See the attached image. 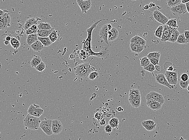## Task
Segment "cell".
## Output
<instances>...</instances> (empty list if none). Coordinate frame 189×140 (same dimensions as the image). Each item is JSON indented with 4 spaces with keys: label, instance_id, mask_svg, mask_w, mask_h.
<instances>
[{
    "label": "cell",
    "instance_id": "cell-1",
    "mask_svg": "<svg viewBox=\"0 0 189 140\" xmlns=\"http://www.w3.org/2000/svg\"><path fill=\"white\" fill-rule=\"evenodd\" d=\"M105 19H102L99 20L92 25L90 28L87 29L88 36L86 40L83 43V49L82 50L86 52L87 54V57H88L90 56H95L99 57H103V58L105 53L102 50L100 51L98 53H95L94 52L92 49L91 47V41H92V34L93 30L96 27L97 25L99 24L100 22L105 20Z\"/></svg>",
    "mask_w": 189,
    "mask_h": 140
},
{
    "label": "cell",
    "instance_id": "cell-2",
    "mask_svg": "<svg viewBox=\"0 0 189 140\" xmlns=\"http://www.w3.org/2000/svg\"><path fill=\"white\" fill-rule=\"evenodd\" d=\"M41 121L40 118L35 117L31 115H27L24 119V125L26 129L38 130L40 128Z\"/></svg>",
    "mask_w": 189,
    "mask_h": 140
},
{
    "label": "cell",
    "instance_id": "cell-3",
    "mask_svg": "<svg viewBox=\"0 0 189 140\" xmlns=\"http://www.w3.org/2000/svg\"><path fill=\"white\" fill-rule=\"evenodd\" d=\"M0 16V28L1 30H5L11 26V19L9 12L7 11L1 9Z\"/></svg>",
    "mask_w": 189,
    "mask_h": 140
},
{
    "label": "cell",
    "instance_id": "cell-4",
    "mask_svg": "<svg viewBox=\"0 0 189 140\" xmlns=\"http://www.w3.org/2000/svg\"><path fill=\"white\" fill-rule=\"evenodd\" d=\"M146 99L147 101H153L160 103L163 105L165 102L163 95L158 92L152 91L148 94L146 96Z\"/></svg>",
    "mask_w": 189,
    "mask_h": 140
},
{
    "label": "cell",
    "instance_id": "cell-5",
    "mask_svg": "<svg viewBox=\"0 0 189 140\" xmlns=\"http://www.w3.org/2000/svg\"><path fill=\"white\" fill-rule=\"evenodd\" d=\"M52 119H45L42 121L40 124V128L47 136H51L53 134L52 129Z\"/></svg>",
    "mask_w": 189,
    "mask_h": 140
},
{
    "label": "cell",
    "instance_id": "cell-6",
    "mask_svg": "<svg viewBox=\"0 0 189 140\" xmlns=\"http://www.w3.org/2000/svg\"><path fill=\"white\" fill-rule=\"evenodd\" d=\"M28 114L35 117L40 118L43 114V109L37 104H32L29 107L28 110Z\"/></svg>",
    "mask_w": 189,
    "mask_h": 140
},
{
    "label": "cell",
    "instance_id": "cell-7",
    "mask_svg": "<svg viewBox=\"0 0 189 140\" xmlns=\"http://www.w3.org/2000/svg\"><path fill=\"white\" fill-rule=\"evenodd\" d=\"M171 11L174 16H180L185 14L187 11L186 4L181 3L178 6L171 8Z\"/></svg>",
    "mask_w": 189,
    "mask_h": 140
},
{
    "label": "cell",
    "instance_id": "cell-8",
    "mask_svg": "<svg viewBox=\"0 0 189 140\" xmlns=\"http://www.w3.org/2000/svg\"><path fill=\"white\" fill-rule=\"evenodd\" d=\"M165 77L170 84L174 86L178 82V73L177 72H170L166 71Z\"/></svg>",
    "mask_w": 189,
    "mask_h": 140
},
{
    "label": "cell",
    "instance_id": "cell-9",
    "mask_svg": "<svg viewBox=\"0 0 189 140\" xmlns=\"http://www.w3.org/2000/svg\"><path fill=\"white\" fill-rule=\"evenodd\" d=\"M175 28L170 27L167 24L163 26V31L162 32V36L161 38V41L162 43H165L166 42L168 41L171 36L172 32Z\"/></svg>",
    "mask_w": 189,
    "mask_h": 140
},
{
    "label": "cell",
    "instance_id": "cell-10",
    "mask_svg": "<svg viewBox=\"0 0 189 140\" xmlns=\"http://www.w3.org/2000/svg\"><path fill=\"white\" fill-rule=\"evenodd\" d=\"M156 81L163 86H165L169 89H173L174 87V86L170 84L167 80L165 75L164 74H157L155 76Z\"/></svg>",
    "mask_w": 189,
    "mask_h": 140
},
{
    "label": "cell",
    "instance_id": "cell-11",
    "mask_svg": "<svg viewBox=\"0 0 189 140\" xmlns=\"http://www.w3.org/2000/svg\"><path fill=\"white\" fill-rule=\"evenodd\" d=\"M153 16L155 20L164 25H166L169 20L167 17L163 15L161 12L159 11L155 10L153 12Z\"/></svg>",
    "mask_w": 189,
    "mask_h": 140
},
{
    "label": "cell",
    "instance_id": "cell-12",
    "mask_svg": "<svg viewBox=\"0 0 189 140\" xmlns=\"http://www.w3.org/2000/svg\"><path fill=\"white\" fill-rule=\"evenodd\" d=\"M77 3L83 13H86L92 6L90 0H77Z\"/></svg>",
    "mask_w": 189,
    "mask_h": 140
},
{
    "label": "cell",
    "instance_id": "cell-13",
    "mask_svg": "<svg viewBox=\"0 0 189 140\" xmlns=\"http://www.w3.org/2000/svg\"><path fill=\"white\" fill-rule=\"evenodd\" d=\"M63 127L62 124L59 120L58 119L53 120L52 122V131L53 134H58L62 131Z\"/></svg>",
    "mask_w": 189,
    "mask_h": 140
},
{
    "label": "cell",
    "instance_id": "cell-14",
    "mask_svg": "<svg viewBox=\"0 0 189 140\" xmlns=\"http://www.w3.org/2000/svg\"><path fill=\"white\" fill-rule=\"evenodd\" d=\"M95 71L96 69L94 67L90 65L89 67L82 70L76 76L80 78L86 79L88 78L91 73Z\"/></svg>",
    "mask_w": 189,
    "mask_h": 140
},
{
    "label": "cell",
    "instance_id": "cell-15",
    "mask_svg": "<svg viewBox=\"0 0 189 140\" xmlns=\"http://www.w3.org/2000/svg\"><path fill=\"white\" fill-rule=\"evenodd\" d=\"M107 24L103 25L100 30L99 36L107 44H109V41L108 40V32L109 31Z\"/></svg>",
    "mask_w": 189,
    "mask_h": 140
},
{
    "label": "cell",
    "instance_id": "cell-16",
    "mask_svg": "<svg viewBox=\"0 0 189 140\" xmlns=\"http://www.w3.org/2000/svg\"><path fill=\"white\" fill-rule=\"evenodd\" d=\"M141 97L140 91L137 89H131L129 91L128 101L133 100Z\"/></svg>",
    "mask_w": 189,
    "mask_h": 140
},
{
    "label": "cell",
    "instance_id": "cell-17",
    "mask_svg": "<svg viewBox=\"0 0 189 140\" xmlns=\"http://www.w3.org/2000/svg\"><path fill=\"white\" fill-rule=\"evenodd\" d=\"M130 43L135 44H139V45H142L146 46V41L142 38L140 37L137 35L135 36L131 39Z\"/></svg>",
    "mask_w": 189,
    "mask_h": 140
},
{
    "label": "cell",
    "instance_id": "cell-18",
    "mask_svg": "<svg viewBox=\"0 0 189 140\" xmlns=\"http://www.w3.org/2000/svg\"><path fill=\"white\" fill-rule=\"evenodd\" d=\"M130 48L132 52L137 53H140L144 50V48H146V46L139 45V44L130 43Z\"/></svg>",
    "mask_w": 189,
    "mask_h": 140
},
{
    "label": "cell",
    "instance_id": "cell-19",
    "mask_svg": "<svg viewBox=\"0 0 189 140\" xmlns=\"http://www.w3.org/2000/svg\"><path fill=\"white\" fill-rule=\"evenodd\" d=\"M38 35L37 33L29 35L27 36L26 42L29 46H31L35 42L38 41Z\"/></svg>",
    "mask_w": 189,
    "mask_h": 140
},
{
    "label": "cell",
    "instance_id": "cell-20",
    "mask_svg": "<svg viewBox=\"0 0 189 140\" xmlns=\"http://www.w3.org/2000/svg\"><path fill=\"white\" fill-rule=\"evenodd\" d=\"M90 65L88 62H86L84 63H81V64H79L76 66L74 68V72L76 75L80 72H81L84 70L85 69L87 68Z\"/></svg>",
    "mask_w": 189,
    "mask_h": 140
},
{
    "label": "cell",
    "instance_id": "cell-21",
    "mask_svg": "<svg viewBox=\"0 0 189 140\" xmlns=\"http://www.w3.org/2000/svg\"><path fill=\"white\" fill-rule=\"evenodd\" d=\"M34 25H37V21L34 18H31L27 19L24 24V28L26 30L30 28Z\"/></svg>",
    "mask_w": 189,
    "mask_h": 140
},
{
    "label": "cell",
    "instance_id": "cell-22",
    "mask_svg": "<svg viewBox=\"0 0 189 140\" xmlns=\"http://www.w3.org/2000/svg\"><path fill=\"white\" fill-rule=\"evenodd\" d=\"M54 30V28H53L50 30H39L38 29V31L37 32L38 35L39 37H48L50 35Z\"/></svg>",
    "mask_w": 189,
    "mask_h": 140
},
{
    "label": "cell",
    "instance_id": "cell-23",
    "mask_svg": "<svg viewBox=\"0 0 189 140\" xmlns=\"http://www.w3.org/2000/svg\"><path fill=\"white\" fill-rule=\"evenodd\" d=\"M30 47L34 51L37 52H40L41 51L44 47L43 44L39 41L35 42L34 43L31 45Z\"/></svg>",
    "mask_w": 189,
    "mask_h": 140
},
{
    "label": "cell",
    "instance_id": "cell-24",
    "mask_svg": "<svg viewBox=\"0 0 189 140\" xmlns=\"http://www.w3.org/2000/svg\"><path fill=\"white\" fill-rule=\"evenodd\" d=\"M42 62L40 57L38 56H34L30 62V64L32 68H35Z\"/></svg>",
    "mask_w": 189,
    "mask_h": 140
},
{
    "label": "cell",
    "instance_id": "cell-25",
    "mask_svg": "<svg viewBox=\"0 0 189 140\" xmlns=\"http://www.w3.org/2000/svg\"><path fill=\"white\" fill-rule=\"evenodd\" d=\"M180 34V32L178 31L177 28H175L172 32L171 36H170V38L168 42L172 43L176 42Z\"/></svg>",
    "mask_w": 189,
    "mask_h": 140
},
{
    "label": "cell",
    "instance_id": "cell-26",
    "mask_svg": "<svg viewBox=\"0 0 189 140\" xmlns=\"http://www.w3.org/2000/svg\"><path fill=\"white\" fill-rule=\"evenodd\" d=\"M39 30H50L53 28L51 25L48 23L40 22L38 26Z\"/></svg>",
    "mask_w": 189,
    "mask_h": 140
},
{
    "label": "cell",
    "instance_id": "cell-27",
    "mask_svg": "<svg viewBox=\"0 0 189 140\" xmlns=\"http://www.w3.org/2000/svg\"><path fill=\"white\" fill-rule=\"evenodd\" d=\"M162 105L160 103L156 101H154L148 106V107L154 111H157L159 110L162 108Z\"/></svg>",
    "mask_w": 189,
    "mask_h": 140
},
{
    "label": "cell",
    "instance_id": "cell-28",
    "mask_svg": "<svg viewBox=\"0 0 189 140\" xmlns=\"http://www.w3.org/2000/svg\"><path fill=\"white\" fill-rule=\"evenodd\" d=\"M119 120L118 118L114 117L112 118L109 121V125L113 128H118L119 124Z\"/></svg>",
    "mask_w": 189,
    "mask_h": 140
},
{
    "label": "cell",
    "instance_id": "cell-29",
    "mask_svg": "<svg viewBox=\"0 0 189 140\" xmlns=\"http://www.w3.org/2000/svg\"><path fill=\"white\" fill-rule=\"evenodd\" d=\"M38 41H40L43 44L44 47H48L50 46L52 43L48 37L41 38L38 37Z\"/></svg>",
    "mask_w": 189,
    "mask_h": 140
},
{
    "label": "cell",
    "instance_id": "cell-30",
    "mask_svg": "<svg viewBox=\"0 0 189 140\" xmlns=\"http://www.w3.org/2000/svg\"><path fill=\"white\" fill-rule=\"evenodd\" d=\"M110 31L112 33V35L111 38L109 40H108V41H109L112 42L115 41L116 39L118 38V37L119 33L118 29L116 28H114V27Z\"/></svg>",
    "mask_w": 189,
    "mask_h": 140
},
{
    "label": "cell",
    "instance_id": "cell-31",
    "mask_svg": "<svg viewBox=\"0 0 189 140\" xmlns=\"http://www.w3.org/2000/svg\"><path fill=\"white\" fill-rule=\"evenodd\" d=\"M129 102L131 106L134 108H138L141 105V97L133 100L129 101Z\"/></svg>",
    "mask_w": 189,
    "mask_h": 140
},
{
    "label": "cell",
    "instance_id": "cell-32",
    "mask_svg": "<svg viewBox=\"0 0 189 140\" xmlns=\"http://www.w3.org/2000/svg\"><path fill=\"white\" fill-rule=\"evenodd\" d=\"M38 26L36 25H34L33 26H32L30 28L27 30H25V34L27 36L29 35L32 34H35L37 33L38 31Z\"/></svg>",
    "mask_w": 189,
    "mask_h": 140
},
{
    "label": "cell",
    "instance_id": "cell-33",
    "mask_svg": "<svg viewBox=\"0 0 189 140\" xmlns=\"http://www.w3.org/2000/svg\"><path fill=\"white\" fill-rule=\"evenodd\" d=\"M167 4L168 7H172L178 6L181 3V0H167Z\"/></svg>",
    "mask_w": 189,
    "mask_h": 140
},
{
    "label": "cell",
    "instance_id": "cell-34",
    "mask_svg": "<svg viewBox=\"0 0 189 140\" xmlns=\"http://www.w3.org/2000/svg\"><path fill=\"white\" fill-rule=\"evenodd\" d=\"M10 44L12 47L14 49H17L20 46V42L15 38L13 37L10 41Z\"/></svg>",
    "mask_w": 189,
    "mask_h": 140
},
{
    "label": "cell",
    "instance_id": "cell-35",
    "mask_svg": "<svg viewBox=\"0 0 189 140\" xmlns=\"http://www.w3.org/2000/svg\"><path fill=\"white\" fill-rule=\"evenodd\" d=\"M176 42L180 44H186L187 43L184 33L180 35Z\"/></svg>",
    "mask_w": 189,
    "mask_h": 140
},
{
    "label": "cell",
    "instance_id": "cell-36",
    "mask_svg": "<svg viewBox=\"0 0 189 140\" xmlns=\"http://www.w3.org/2000/svg\"><path fill=\"white\" fill-rule=\"evenodd\" d=\"M140 65L143 68H144L149 65L150 63L149 59L147 57H144L141 58L140 60Z\"/></svg>",
    "mask_w": 189,
    "mask_h": 140
},
{
    "label": "cell",
    "instance_id": "cell-37",
    "mask_svg": "<svg viewBox=\"0 0 189 140\" xmlns=\"http://www.w3.org/2000/svg\"><path fill=\"white\" fill-rule=\"evenodd\" d=\"M58 35H57V31L54 29L53 31L51 33L48 38L51 41L52 43L55 42L58 39Z\"/></svg>",
    "mask_w": 189,
    "mask_h": 140
},
{
    "label": "cell",
    "instance_id": "cell-38",
    "mask_svg": "<svg viewBox=\"0 0 189 140\" xmlns=\"http://www.w3.org/2000/svg\"><path fill=\"white\" fill-rule=\"evenodd\" d=\"M163 31V26H159L157 28L155 32V35L156 37L158 38H161L162 36V32Z\"/></svg>",
    "mask_w": 189,
    "mask_h": 140
},
{
    "label": "cell",
    "instance_id": "cell-39",
    "mask_svg": "<svg viewBox=\"0 0 189 140\" xmlns=\"http://www.w3.org/2000/svg\"><path fill=\"white\" fill-rule=\"evenodd\" d=\"M166 24L170 27H173V28H177L179 27V26L177 25V22L176 19H169Z\"/></svg>",
    "mask_w": 189,
    "mask_h": 140
},
{
    "label": "cell",
    "instance_id": "cell-40",
    "mask_svg": "<svg viewBox=\"0 0 189 140\" xmlns=\"http://www.w3.org/2000/svg\"><path fill=\"white\" fill-rule=\"evenodd\" d=\"M160 57H161V53L159 51H155V52L149 53L147 56V57L149 59L153 58H158L160 59Z\"/></svg>",
    "mask_w": 189,
    "mask_h": 140
},
{
    "label": "cell",
    "instance_id": "cell-41",
    "mask_svg": "<svg viewBox=\"0 0 189 140\" xmlns=\"http://www.w3.org/2000/svg\"><path fill=\"white\" fill-rule=\"evenodd\" d=\"M46 65L43 62H42L39 65L36 67L35 68L37 71L39 72H42L46 69Z\"/></svg>",
    "mask_w": 189,
    "mask_h": 140
},
{
    "label": "cell",
    "instance_id": "cell-42",
    "mask_svg": "<svg viewBox=\"0 0 189 140\" xmlns=\"http://www.w3.org/2000/svg\"><path fill=\"white\" fill-rule=\"evenodd\" d=\"M144 69L146 71H148L152 73L155 70V67L154 65L150 63L149 65L144 68Z\"/></svg>",
    "mask_w": 189,
    "mask_h": 140
},
{
    "label": "cell",
    "instance_id": "cell-43",
    "mask_svg": "<svg viewBox=\"0 0 189 140\" xmlns=\"http://www.w3.org/2000/svg\"><path fill=\"white\" fill-rule=\"evenodd\" d=\"M179 84L181 89H187L189 84V80L187 81L184 82L180 80L179 81Z\"/></svg>",
    "mask_w": 189,
    "mask_h": 140
},
{
    "label": "cell",
    "instance_id": "cell-44",
    "mask_svg": "<svg viewBox=\"0 0 189 140\" xmlns=\"http://www.w3.org/2000/svg\"><path fill=\"white\" fill-rule=\"evenodd\" d=\"M99 73L97 72V71H94V72H92L89 75V78L90 80H91V81H93L96 78H99Z\"/></svg>",
    "mask_w": 189,
    "mask_h": 140
},
{
    "label": "cell",
    "instance_id": "cell-45",
    "mask_svg": "<svg viewBox=\"0 0 189 140\" xmlns=\"http://www.w3.org/2000/svg\"><path fill=\"white\" fill-rule=\"evenodd\" d=\"M156 124V123H155L154 120H151V119L144 120V121H143L142 122V126L143 127L144 126H146L154 125L155 124Z\"/></svg>",
    "mask_w": 189,
    "mask_h": 140
},
{
    "label": "cell",
    "instance_id": "cell-46",
    "mask_svg": "<svg viewBox=\"0 0 189 140\" xmlns=\"http://www.w3.org/2000/svg\"><path fill=\"white\" fill-rule=\"evenodd\" d=\"M156 127V124L154 125L146 126H144L145 129L149 131H153L155 130Z\"/></svg>",
    "mask_w": 189,
    "mask_h": 140
},
{
    "label": "cell",
    "instance_id": "cell-47",
    "mask_svg": "<svg viewBox=\"0 0 189 140\" xmlns=\"http://www.w3.org/2000/svg\"><path fill=\"white\" fill-rule=\"evenodd\" d=\"M180 80L183 81H187L189 80V76L187 73H183L181 75Z\"/></svg>",
    "mask_w": 189,
    "mask_h": 140
},
{
    "label": "cell",
    "instance_id": "cell-48",
    "mask_svg": "<svg viewBox=\"0 0 189 140\" xmlns=\"http://www.w3.org/2000/svg\"><path fill=\"white\" fill-rule=\"evenodd\" d=\"M149 59L150 61V63L155 66H156V65H159V60H160V59H159V58H151V59Z\"/></svg>",
    "mask_w": 189,
    "mask_h": 140
},
{
    "label": "cell",
    "instance_id": "cell-49",
    "mask_svg": "<svg viewBox=\"0 0 189 140\" xmlns=\"http://www.w3.org/2000/svg\"><path fill=\"white\" fill-rule=\"evenodd\" d=\"M112 128L109 125H107L105 128V131L107 133H110L112 131Z\"/></svg>",
    "mask_w": 189,
    "mask_h": 140
},
{
    "label": "cell",
    "instance_id": "cell-50",
    "mask_svg": "<svg viewBox=\"0 0 189 140\" xmlns=\"http://www.w3.org/2000/svg\"><path fill=\"white\" fill-rule=\"evenodd\" d=\"M184 34L187 43H189V30H185L184 32Z\"/></svg>",
    "mask_w": 189,
    "mask_h": 140
},
{
    "label": "cell",
    "instance_id": "cell-51",
    "mask_svg": "<svg viewBox=\"0 0 189 140\" xmlns=\"http://www.w3.org/2000/svg\"><path fill=\"white\" fill-rule=\"evenodd\" d=\"M13 38V37L12 36V35L9 34L7 36H6V38H5V39L6 41L10 42Z\"/></svg>",
    "mask_w": 189,
    "mask_h": 140
},
{
    "label": "cell",
    "instance_id": "cell-52",
    "mask_svg": "<svg viewBox=\"0 0 189 140\" xmlns=\"http://www.w3.org/2000/svg\"><path fill=\"white\" fill-rule=\"evenodd\" d=\"M174 69L173 67L172 66H170L167 69V71L170 72H175L174 71Z\"/></svg>",
    "mask_w": 189,
    "mask_h": 140
},
{
    "label": "cell",
    "instance_id": "cell-53",
    "mask_svg": "<svg viewBox=\"0 0 189 140\" xmlns=\"http://www.w3.org/2000/svg\"><path fill=\"white\" fill-rule=\"evenodd\" d=\"M117 110L119 112H122V111H123L124 110V109H123V108L121 106L119 107H118V108H117Z\"/></svg>",
    "mask_w": 189,
    "mask_h": 140
},
{
    "label": "cell",
    "instance_id": "cell-54",
    "mask_svg": "<svg viewBox=\"0 0 189 140\" xmlns=\"http://www.w3.org/2000/svg\"><path fill=\"white\" fill-rule=\"evenodd\" d=\"M189 0H182L181 1V3L186 4L187 3H189Z\"/></svg>",
    "mask_w": 189,
    "mask_h": 140
},
{
    "label": "cell",
    "instance_id": "cell-55",
    "mask_svg": "<svg viewBox=\"0 0 189 140\" xmlns=\"http://www.w3.org/2000/svg\"><path fill=\"white\" fill-rule=\"evenodd\" d=\"M155 69H156L157 71L159 72L160 71V66L159 65H156L155 66Z\"/></svg>",
    "mask_w": 189,
    "mask_h": 140
},
{
    "label": "cell",
    "instance_id": "cell-56",
    "mask_svg": "<svg viewBox=\"0 0 189 140\" xmlns=\"http://www.w3.org/2000/svg\"><path fill=\"white\" fill-rule=\"evenodd\" d=\"M143 9H144L145 10H147L149 9H150L149 5H145V6H144Z\"/></svg>",
    "mask_w": 189,
    "mask_h": 140
},
{
    "label": "cell",
    "instance_id": "cell-57",
    "mask_svg": "<svg viewBox=\"0 0 189 140\" xmlns=\"http://www.w3.org/2000/svg\"><path fill=\"white\" fill-rule=\"evenodd\" d=\"M4 44L6 45H8L10 43V42L8 41H6L5 39H4Z\"/></svg>",
    "mask_w": 189,
    "mask_h": 140
},
{
    "label": "cell",
    "instance_id": "cell-58",
    "mask_svg": "<svg viewBox=\"0 0 189 140\" xmlns=\"http://www.w3.org/2000/svg\"><path fill=\"white\" fill-rule=\"evenodd\" d=\"M102 122V123H100V125L101 126L105 125L106 124V122L105 121V119L103 120V121H101V122Z\"/></svg>",
    "mask_w": 189,
    "mask_h": 140
},
{
    "label": "cell",
    "instance_id": "cell-59",
    "mask_svg": "<svg viewBox=\"0 0 189 140\" xmlns=\"http://www.w3.org/2000/svg\"><path fill=\"white\" fill-rule=\"evenodd\" d=\"M186 6L187 11V12L189 13V2L186 4Z\"/></svg>",
    "mask_w": 189,
    "mask_h": 140
},
{
    "label": "cell",
    "instance_id": "cell-60",
    "mask_svg": "<svg viewBox=\"0 0 189 140\" xmlns=\"http://www.w3.org/2000/svg\"><path fill=\"white\" fill-rule=\"evenodd\" d=\"M107 25H108V28H109V30L110 31V30H111V29L113 28V27H112L111 25V24H107Z\"/></svg>",
    "mask_w": 189,
    "mask_h": 140
},
{
    "label": "cell",
    "instance_id": "cell-61",
    "mask_svg": "<svg viewBox=\"0 0 189 140\" xmlns=\"http://www.w3.org/2000/svg\"><path fill=\"white\" fill-rule=\"evenodd\" d=\"M187 91H189V85H188V87H187Z\"/></svg>",
    "mask_w": 189,
    "mask_h": 140
}]
</instances>
